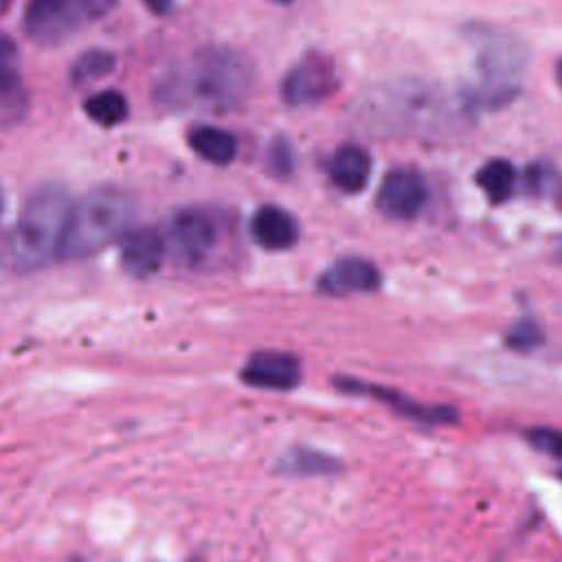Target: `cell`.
<instances>
[{
  "mask_svg": "<svg viewBox=\"0 0 562 562\" xmlns=\"http://www.w3.org/2000/svg\"><path fill=\"white\" fill-rule=\"evenodd\" d=\"M428 198L424 180L411 169H393L378 189V206L395 220H413L419 215Z\"/></svg>",
  "mask_w": 562,
  "mask_h": 562,
  "instance_id": "obj_8",
  "label": "cell"
},
{
  "mask_svg": "<svg viewBox=\"0 0 562 562\" xmlns=\"http://www.w3.org/2000/svg\"><path fill=\"white\" fill-rule=\"evenodd\" d=\"M252 239L266 250H285L299 239V222L281 206H259L250 220Z\"/></svg>",
  "mask_w": 562,
  "mask_h": 562,
  "instance_id": "obj_11",
  "label": "cell"
},
{
  "mask_svg": "<svg viewBox=\"0 0 562 562\" xmlns=\"http://www.w3.org/2000/svg\"><path fill=\"white\" fill-rule=\"evenodd\" d=\"M380 285V270L360 257H347L327 268L318 281V288L327 294L347 292H373Z\"/></svg>",
  "mask_w": 562,
  "mask_h": 562,
  "instance_id": "obj_12",
  "label": "cell"
},
{
  "mask_svg": "<svg viewBox=\"0 0 562 562\" xmlns=\"http://www.w3.org/2000/svg\"><path fill=\"white\" fill-rule=\"evenodd\" d=\"M132 213V200L123 191L112 187L90 191L70 209L57 259L77 261L97 255L130 231Z\"/></svg>",
  "mask_w": 562,
  "mask_h": 562,
  "instance_id": "obj_3",
  "label": "cell"
},
{
  "mask_svg": "<svg viewBox=\"0 0 562 562\" xmlns=\"http://www.w3.org/2000/svg\"><path fill=\"white\" fill-rule=\"evenodd\" d=\"M514 182H516V171L514 167L503 160V158H494L490 162H485L479 171H476V184L483 189V193L492 200V202H505L512 191H514Z\"/></svg>",
  "mask_w": 562,
  "mask_h": 562,
  "instance_id": "obj_15",
  "label": "cell"
},
{
  "mask_svg": "<svg viewBox=\"0 0 562 562\" xmlns=\"http://www.w3.org/2000/svg\"><path fill=\"white\" fill-rule=\"evenodd\" d=\"M145 2V7L149 9V11H154V13H167L169 9H171V4H173V0H143Z\"/></svg>",
  "mask_w": 562,
  "mask_h": 562,
  "instance_id": "obj_24",
  "label": "cell"
},
{
  "mask_svg": "<svg viewBox=\"0 0 562 562\" xmlns=\"http://www.w3.org/2000/svg\"><path fill=\"white\" fill-rule=\"evenodd\" d=\"M83 112L99 125L112 127L127 119L130 105L119 90H101L83 101Z\"/></svg>",
  "mask_w": 562,
  "mask_h": 562,
  "instance_id": "obj_16",
  "label": "cell"
},
{
  "mask_svg": "<svg viewBox=\"0 0 562 562\" xmlns=\"http://www.w3.org/2000/svg\"><path fill=\"white\" fill-rule=\"evenodd\" d=\"M114 55L110 50H101V48H90L86 53H81L72 66H70V81L75 86H83L90 81H97L105 75H110L114 70Z\"/></svg>",
  "mask_w": 562,
  "mask_h": 562,
  "instance_id": "obj_17",
  "label": "cell"
},
{
  "mask_svg": "<svg viewBox=\"0 0 562 562\" xmlns=\"http://www.w3.org/2000/svg\"><path fill=\"white\" fill-rule=\"evenodd\" d=\"M252 88L250 61L231 48L198 50L165 86L167 99L187 105L224 112L237 108Z\"/></svg>",
  "mask_w": 562,
  "mask_h": 562,
  "instance_id": "obj_1",
  "label": "cell"
},
{
  "mask_svg": "<svg viewBox=\"0 0 562 562\" xmlns=\"http://www.w3.org/2000/svg\"><path fill=\"white\" fill-rule=\"evenodd\" d=\"M336 88L334 64L318 53L305 55L283 79L281 94L290 105H310L323 101Z\"/></svg>",
  "mask_w": 562,
  "mask_h": 562,
  "instance_id": "obj_7",
  "label": "cell"
},
{
  "mask_svg": "<svg viewBox=\"0 0 562 562\" xmlns=\"http://www.w3.org/2000/svg\"><path fill=\"white\" fill-rule=\"evenodd\" d=\"M4 211V193H2V187H0V215Z\"/></svg>",
  "mask_w": 562,
  "mask_h": 562,
  "instance_id": "obj_25",
  "label": "cell"
},
{
  "mask_svg": "<svg viewBox=\"0 0 562 562\" xmlns=\"http://www.w3.org/2000/svg\"><path fill=\"white\" fill-rule=\"evenodd\" d=\"M217 231L213 220L198 209L178 211L167 228V248L184 263L202 261L215 246Z\"/></svg>",
  "mask_w": 562,
  "mask_h": 562,
  "instance_id": "obj_6",
  "label": "cell"
},
{
  "mask_svg": "<svg viewBox=\"0 0 562 562\" xmlns=\"http://www.w3.org/2000/svg\"><path fill=\"white\" fill-rule=\"evenodd\" d=\"M371 173V158L358 145H342L334 151L329 162L331 182L345 193H358L364 189Z\"/></svg>",
  "mask_w": 562,
  "mask_h": 562,
  "instance_id": "obj_13",
  "label": "cell"
},
{
  "mask_svg": "<svg viewBox=\"0 0 562 562\" xmlns=\"http://www.w3.org/2000/svg\"><path fill=\"white\" fill-rule=\"evenodd\" d=\"M18 55V46L9 35L0 33V64H9L11 59H15Z\"/></svg>",
  "mask_w": 562,
  "mask_h": 562,
  "instance_id": "obj_23",
  "label": "cell"
},
{
  "mask_svg": "<svg viewBox=\"0 0 562 562\" xmlns=\"http://www.w3.org/2000/svg\"><path fill=\"white\" fill-rule=\"evenodd\" d=\"M277 2H292V0H277Z\"/></svg>",
  "mask_w": 562,
  "mask_h": 562,
  "instance_id": "obj_27",
  "label": "cell"
},
{
  "mask_svg": "<svg viewBox=\"0 0 562 562\" xmlns=\"http://www.w3.org/2000/svg\"><path fill=\"white\" fill-rule=\"evenodd\" d=\"M189 147L206 162L228 165L237 154V138L215 125H198L187 136Z\"/></svg>",
  "mask_w": 562,
  "mask_h": 562,
  "instance_id": "obj_14",
  "label": "cell"
},
{
  "mask_svg": "<svg viewBox=\"0 0 562 562\" xmlns=\"http://www.w3.org/2000/svg\"><path fill=\"white\" fill-rule=\"evenodd\" d=\"M558 81H560V86H562V61H560V66H558Z\"/></svg>",
  "mask_w": 562,
  "mask_h": 562,
  "instance_id": "obj_26",
  "label": "cell"
},
{
  "mask_svg": "<svg viewBox=\"0 0 562 562\" xmlns=\"http://www.w3.org/2000/svg\"><path fill=\"white\" fill-rule=\"evenodd\" d=\"M112 2L114 0H31L24 9V31L37 42L53 44L108 11Z\"/></svg>",
  "mask_w": 562,
  "mask_h": 562,
  "instance_id": "obj_5",
  "label": "cell"
},
{
  "mask_svg": "<svg viewBox=\"0 0 562 562\" xmlns=\"http://www.w3.org/2000/svg\"><path fill=\"white\" fill-rule=\"evenodd\" d=\"M72 202L61 187H40L26 200L15 226L0 244V261L9 270L31 272L57 259Z\"/></svg>",
  "mask_w": 562,
  "mask_h": 562,
  "instance_id": "obj_2",
  "label": "cell"
},
{
  "mask_svg": "<svg viewBox=\"0 0 562 562\" xmlns=\"http://www.w3.org/2000/svg\"><path fill=\"white\" fill-rule=\"evenodd\" d=\"M507 345L516 351H531L542 342V331L531 321H520L507 331Z\"/></svg>",
  "mask_w": 562,
  "mask_h": 562,
  "instance_id": "obj_19",
  "label": "cell"
},
{
  "mask_svg": "<svg viewBox=\"0 0 562 562\" xmlns=\"http://www.w3.org/2000/svg\"><path fill=\"white\" fill-rule=\"evenodd\" d=\"M20 77L9 68V64H0V101H11L15 94H20Z\"/></svg>",
  "mask_w": 562,
  "mask_h": 562,
  "instance_id": "obj_22",
  "label": "cell"
},
{
  "mask_svg": "<svg viewBox=\"0 0 562 562\" xmlns=\"http://www.w3.org/2000/svg\"><path fill=\"white\" fill-rule=\"evenodd\" d=\"M167 255L165 235L151 226L130 228L121 237V263L132 277H151Z\"/></svg>",
  "mask_w": 562,
  "mask_h": 562,
  "instance_id": "obj_9",
  "label": "cell"
},
{
  "mask_svg": "<svg viewBox=\"0 0 562 562\" xmlns=\"http://www.w3.org/2000/svg\"><path fill=\"white\" fill-rule=\"evenodd\" d=\"M241 380L257 389L288 391L301 380V364L290 353L261 351L255 353L241 369Z\"/></svg>",
  "mask_w": 562,
  "mask_h": 562,
  "instance_id": "obj_10",
  "label": "cell"
},
{
  "mask_svg": "<svg viewBox=\"0 0 562 562\" xmlns=\"http://www.w3.org/2000/svg\"><path fill=\"white\" fill-rule=\"evenodd\" d=\"M529 441L542 452H549L553 457H562V432H558V430L536 428L533 432H529Z\"/></svg>",
  "mask_w": 562,
  "mask_h": 562,
  "instance_id": "obj_21",
  "label": "cell"
},
{
  "mask_svg": "<svg viewBox=\"0 0 562 562\" xmlns=\"http://www.w3.org/2000/svg\"><path fill=\"white\" fill-rule=\"evenodd\" d=\"M525 66V50L512 37L487 35L476 57V90L474 99L483 103L509 101L518 86Z\"/></svg>",
  "mask_w": 562,
  "mask_h": 562,
  "instance_id": "obj_4",
  "label": "cell"
},
{
  "mask_svg": "<svg viewBox=\"0 0 562 562\" xmlns=\"http://www.w3.org/2000/svg\"><path fill=\"white\" fill-rule=\"evenodd\" d=\"M281 465L294 474H323V472H329L336 468V463L331 459H327L325 454L312 452V450L288 452V457L281 461Z\"/></svg>",
  "mask_w": 562,
  "mask_h": 562,
  "instance_id": "obj_18",
  "label": "cell"
},
{
  "mask_svg": "<svg viewBox=\"0 0 562 562\" xmlns=\"http://www.w3.org/2000/svg\"><path fill=\"white\" fill-rule=\"evenodd\" d=\"M270 165L274 169V173L281 176H290L294 169V151L292 145L285 138H279L270 145Z\"/></svg>",
  "mask_w": 562,
  "mask_h": 562,
  "instance_id": "obj_20",
  "label": "cell"
}]
</instances>
